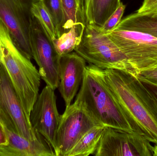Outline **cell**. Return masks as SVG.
I'll use <instances>...</instances> for the list:
<instances>
[{
    "label": "cell",
    "instance_id": "3957f363",
    "mask_svg": "<svg viewBox=\"0 0 157 156\" xmlns=\"http://www.w3.org/2000/svg\"><path fill=\"white\" fill-rule=\"evenodd\" d=\"M0 55L1 63L5 68L24 111L29 119L39 95L41 77L31 60L26 57L17 47L1 19Z\"/></svg>",
    "mask_w": 157,
    "mask_h": 156
},
{
    "label": "cell",
    "instance_id": "ba28073f",
    "mask_svg": "<svg viewBox=\"0 0 157 156\" xmlns=\"http://www.w3.org/2000/svg\"><path fill=\"white\" fill-rule=\"evenodd\" d=\"M101 125L81 102H75L66 107L61 115L56 137V156H66L78 140L96 125Z\"/></svg>",
    "mask_w": 157,
    "mask_h": 156
},
{
    "label": "cell",
    "instance_id": "7a4b0ae2",
    "mask_svg": "<svg viewBox=\"0 0 157 156\" xmlns=\"http://www.w3.org/2000/svg\"><path fill=\"white\" fill-rule=\"evenodd\" d=\"M102 71L93 64L86 66L76 100L84 104L101 125L135 132L105 82Z\"/></svg>",
    "mask_w": 157,
    "mask_h": 156
},
{
    "label": "cell",
    "instance_id": "603a6c76",
    "mask_svg": "<svg viewBox=\"0 0 157 156\" xmlns=\"http://www.w3.org/2000/svg\"><path fill=\"white\" fill-rule=\"evenodd\" d=\"M138 78L146 85L157 89V71H145L139 75Z\"/></svg>",
    "mask_w": 157,
    "mask_h": 156
},
{
    "label": "cell",
    "instance_id": "7402d4cb",
    "mask_svg": "<svg viewBox=\"0 0 157 156\" xmlns=\"http://www.w3.org/2000/svg\"><path fill=\"white\" fill-rule=\"evenodd\" d=\"M78 2L86 26L93 24L92 0H78Z\"/></svg>",
    "mask_w": 157,
    "mask_h": 156
},
{
    "label": "cell",
    "instance_id": "30bf717a",
    "mask_svg": "<svg viewBox=\"0 0 157 156\" xmlns=\"http://www.w3.org/2000/svg\"><path fill=\"white\" fill-rule=\"evenodd\" d=\"M151 142L137 133L104 127L96 156H154Z\"/></svg>",
    "mask_w": 157,
    "mask_h": 156
},
{
    "label": "cell",
    "instance_id": "6da1fadb",
    "mask_svg": "<svg viewBox=\"0 0 157 156\" xmlns=\"http://www.w3.org/2000/svg\"><path fill=\"white\" fill-rule=\"evenodd\" d=\"M110 90L135 132L157 144V98L138 76L103 69Z\"/></svg>",
    "mask_w": 157,
    "mask_h": 156
},
{
    "label": "cell",
    "instance_id": "277c9868",
    "mask_svg": "<svg viewBox=\"0 0 157 156\" xmlns=\"http://www.w3.org/2000/svg\"><path fill=\"white\" fill-rule=\"evenodd\" d=\"M74 50L86 61L98 67L122 71L138 76L123 52L101 27L94 24L86 25L81 42Z\"/></svg>",
    "mask_w": 157,
    "mask_h": 156
},
{
    "label": "cell",
    "instance_id": "ffe728a7",
    "mask_svg": "<svg viewBox=\"0 0 157 156\" xmlns=\"http://www.w3.org/2000/svg\"><path fill=\"white\" fill-rule=\"evenodd\" d=\"M50 14L56 29V37L61 35L63 22L61 0H42Z\"/></svg>",
    "mask_w": 157,
    "mask_h": 156
},
{
    "label": "cell",
    "instance_id": "f1b7e54d",
    "mask_svg": "<svg viewBox=\"0 0 157 156\" xmlns=\"http://www.w3.org/2000/svg\"><path fill=\"white\" fill-rule=\"evenodd\" d=\"M153 70L157 71V67L155 69Z\"/></svg>",
    "mask_w": 157,
    "mask_h": 156
},
{
    "label": "cell",
    "instance_id": "9c48e42d",
    "mask_svg": "<svg viewBox=\"0 0 157 156\" xmlns=\"http://www.w3.org/2000/svg\"><path fill=\"white\" fill-rule=\"evenodd\" d=\"M30 38L33 58L38 66L41 78L55 90L59 84L60 56L55 50L51 38L34 15L30 25Z\"/></svg>",
    "mask_w": 157,
    "mask_h": 156
},
{
    "label": "cell",
    "instance_id": "9a60e30c",
    "mask_svg": "<svg viewBox=\"0 0 157 156\" xmlns=\"http://www.w3.org/2000/svg\"><path fill=\"white\" fill-rule=\"evenodd\" d=\"M104 127L102 125H96L90 129L66 156H88L95 154L99 145Z\"/></svg>",
    "mask_w": 157,
    "mask_h": 156
},
{
    "label": "cell",
    "instance_id": "e0dca14e",
    "mask_svg": "<svg viewBox=\"0 0 157 156\" xmlns=\"http://www.w3.org/2000/svg\"><path fill=\"white\" fill-rule=\"evenodd\" d=\"M63 22L61 35L78 24H85L78 0H61Z\"/></svg>",
    "mask_w": 157,
    "mask_h": 156
},
{
    "label": "cell",
    "instance_id": "5bb4252c",
    "mask_svg": "<svg viewBox=\"0 0 157 156\" xmlns=\"http://www.w3.org/2000/svg\"><path fill=\"white\" fill-rule=\"evenodd\" d=\"M115 27L141 32L157 38V14L136 12L124 17Z\"/></svg>",
    "mask_w": 157,
    "mask_h": 156
},
{
    "label": "cell",
    "instance_id": "44dd1931",
    "mask_svg": "<svg viewBox=\"0 0 157 156\" xmlns=\"http://www.w3.org/2000/svg\"><path fill=\"white\" fill-rule=\"evenodd\" d=\"M126 5L121 2L118 8L101 27L103 32L106 33L112 31L118 24L121 20Z\"/></svg>",
    "mask_w": 157,
    "mask_h": 156
},
{
    "label": "cell",
    "instance_id": "7c38bea8",
    "mask_svg": "<svg viewBox=\"0 0 157 156\" xmlns=\"http://www.w3.org/2000/svg\"><path fill=\"white\" fill-rule=\"evenodd\" d=\"M86 60L76 52L61 56L59 89L66 107L71 104L84 78Z\"/></svg>",
    "mask_w": 157,
    "mask_h": 156
},
{
    "label": "cell",
    "instance_id": "5b68a950",
    "mask_svg": "<svg viewBox=\"0 0 157 156\" xmlns=\"http://www.w3.org/2000/svg\"><path fill=\"white\" fill-rule=\"evenodd\" d=\"M105 34L126 56L138 76L157 67V38L141 32L115 27Z\"/></svg>",
    "mask_w": 157,
    "mask_h": 156
},
{
    "label": "cell",
    "instance_id": "4fadbf2b",
    "mask_svg": "<svg viewBox=\"0 0 157 156\" xmlns=\"http://www.w3.org/2000/svg\"><path fill=\"white\" fill-rule=\"evenodd\" d=\"M4 128L8 143L0 146V156H56L52 147L42 136L36 140H29Z\"/></svg>",
    "mask_w": 157,
    "mask_h": 156
},
{
    "label": "cell",
    "instance_id": "8992f818",
    "mask_svg": "<svg viewBox=\"0 0 157 156\" xmlns=\"http://www.w3.org/2000/svg\"><path fill=\"white\" fill-rule=\"evenodd\" d=\"M0 122L5 128L29 140L41 135L32 127L8 73L0 62Z\"/></svg>",
    "mask_w": 157,
    "mask_h": 156
},
{
    "label": "cell",
    "instance_id": "52a82bcc",
    "mask_svg": "<svg viewBox=\"0 0 157 156\" xmlns=\"http://www.w3.org/2000/svg\"><path fill=\"white\" fill-rule=\"evenodd\" d=\"M38 0H0V19L23 55L33 58L30 30L32 8Z\"/></svg>",
    "mask_w": 157,
    "mask_h": 156
},
{
    "label": "cell",
    "instance_id": "4316f807",
    "mask_svg": "<svg viewBox=\"0 0 157 156\" xmlns=\"http://www.w3.org/2000/svg\"><path fill=\"white\" fill-rule=\"evenodd\" d=\"M153 152H154V156H157V144L154 146V149H153Z\"/></svg>",
    "mask_w": 157,
    "mask_h": 156
},
{
    "label": "cell",
    "instance_id": "2e32d148",
    "mask_svg": "<svg viewBox=\"0 0 157 156\" xmlns=\"http://www.w3.org/2000/svg\"><path fill=\"white\" fill-rule=\"evenodd\" d=\"M86 26L84 24H77L59 37L52 38L54 48L60 56L73 52L80 44Z\"/></svg>",
    "mask_w": 157,
    "mask_h": 156
},
{
    "label": "cell",
    "instance_id": "484cf974",
    "mask_svg": "<svg viewBox=\"0 0 157 156\" xmlns=\"http://www.w3.org/2000/svg\"><path fill=\"white\" fill-rule=\"evenodd\" d=\"M147 86H148V87H149V89L152 90L153 93L155 94V95L156 97V98H157V89L155 88H154V87H151V86H148V85H147Z\"/></svg>",
    "mask_w": 157,
    "mask_h": 156
},
{
    "label": "cell",
    "instance_id": "83f0119b",
    "mask_svg": "<svg viewBox=\"0 0 157 156\" xmlns=\"http://www.w3.org/2000/svg\"><path fill=\"white\" fill-rule=\"evenodd\" d=\"M2 62V58H1V55H0V62Z\"/></svg>",
    "mask_w": 157,
    "mask_h": 156
},
{
    "label": "cell",
    "instance_id": "d4e9b609",
    "mask_svg": "<svg viewBox=\"0 0 157 156\" xmlns=\"http://www.w3.org/2000/svg\"><path fill=\"white\" fill-rule=\"evenodd\" d=\"M8 143V138L5 130L0 122V146L6 145Z\"/></svg>",
    "mask_w": 157,
    "mask_h": 156
},
{
    "label": "cell",
    "instance_id": "ac0fdd59",
    "mask_svg": "<svg viewBox=\"0 0 157 156\" xmlns=\"http://www.w3.org/2000/svg\"><path fill=\"white\" fill-rule=\"evenodd\" d=\"M121 2V0H92L93 24L101 27Z\"/></svg>",
    "mask_w": 157,
    "mask_h": 156
},
{
    "label": "cell",
    "instance_id": "8fae6325",
    "mask_svg": "<svg viewBox=\"0 0 157 156\" xmlns=\"http://www.w3.org/2000/svg\"><path fill=\"white\" fill-rule=\"evenodd\" d=\"M56 101L54 90L46 85L39 94L29 117L32 127L45 138L54 151L61 118Z\"/></svg>",
    "mask_w": 157,
    "mask_h": 156
},
{
    "label": "cell",
    "instance_id": "d6986e66",
    "mask_svg": "<svg viewBox=\"0 0 157 156\" xmlns=\"http://www.w3.org/2000/svg\"><path fill=\"white\" fill-rule=\"evenodd\" d=\"M32 13L42 25L50 38L56 37V29L50 14L42 0H38L33 5Z\"/></svg>",
    "mask_w": 157,
    "mask_h": 156
},
{
    "label": "cell",
    "instance_id": "cb8c5ba5",
    "mask_svg": "<svg viewBox=\"0 0 157 156\" xmlns=\"http://www.w3.org/2000/svg\"><path fill=\"white\" fill-rule=\"evenodd\" d=\"M137 12L141 13L157 14V0H144L142 6Z\"/></svg>",
    "mask_w": 157,
    "mask_h": 156
}]
</instances>
